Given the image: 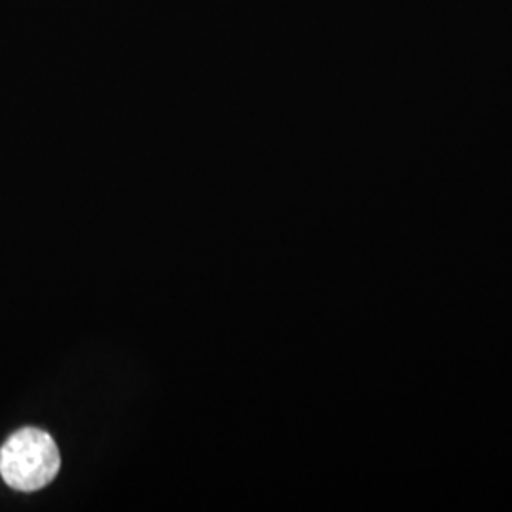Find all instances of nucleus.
<instances>
[{
	"instance_id": "f257e3e1",
	"label": "nucleus",
	"mask_w": 512,
	"mask_h": 512,
	"mask_svg": "<svg viewBox=\"0 0 512 512\" xmlns=\"http://www.w3.org/2000/svg\"><path fill=\"white\" fill-rule=\"evenodd\" d=\"M59 450L54 439L35 427L19 429L0 448V475L19 492H37L59 473Z\"/></svg>"
}]
</instances>
